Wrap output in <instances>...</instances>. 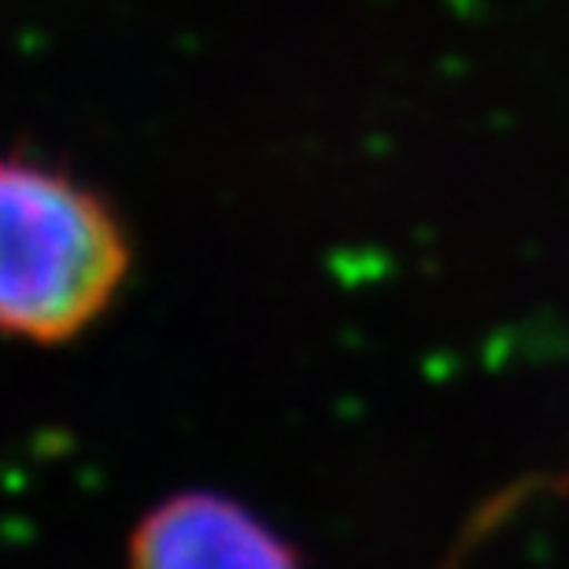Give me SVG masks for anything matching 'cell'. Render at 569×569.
<instances>
[{
    "label": "cell",
    "instance_id": "6da1fadb",
    "mask_svg": "<svg viewBox=\"0 0 569 569\" xmlns=\"http://www.w3.org/2000/svg\"><path fill=\"white\" fill-rule=\"evenodd\" d=\"M127 278V241L93 192L27 159H0V333L67 340Z\"/></svg>",
    "mask_w": 569,
    "mask_h": 569
},
{
    "label": "cell",
    "instance_id": "7a4b0ae2",
    "mask_svg": "<svg viewBox=\"0 0 569 569\" xmlns=\"http://www.w3.org/2000/svg\"><path fill=\"white\" fill-rule=\"evenodd\" d=\"M130 569H300L289 543L241 503L214 492L148 510L130 540Z\"/></svg>",
    "mask_w": 569,
    "mask_h": 569
}]
</instances>
